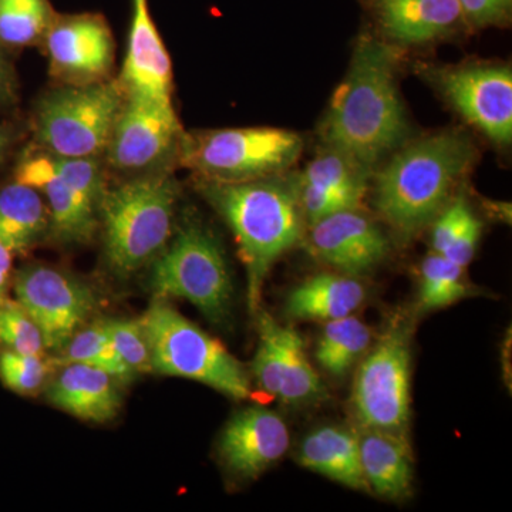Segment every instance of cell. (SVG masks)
I'll return each mask as SVG.
<instances>
[{
    "mask_svg": "<svg viewBox=\"0 0 512 512\" xmlns=\"http://www.w3.org/2000/svg\"><path fill=\"white\" fill-rule=\"evenodd\" d=\"M10 143V133L8 128L0 126V158L5 154L6 148Z\"/></svg>",
    "mask_w": 512,
    "mask_h": 512,
    "instance_id": "obj_37",
    "label": "cell"
},
{
    "mask_svg": "<svg viewBox=\"0 0 512 512\" xmlns=\"http://www.w3.org/2000/svg\"><path fill=\"white\" fill-rule=\"evenodd\" d=\"M42 191L49 201L50 228L56 238L63 242L89 241L96 231L99 210L60 178L57 171Z\"/></svg>",
    "mask_w": 512,
    "mask_h": 512,
    "instance_id": "obj_26",
    "label": "cell"
},
{
    "mask_svg": "<svg viewBox=\"0 0 512 512\" xmlns=\"http://www.w3.org/2000/svg\"><path fill=\"white\" fill-rule=\"evenodd\" d=\"M13 254L0 244V305L8 302L10 275H12Z\"/></svg>",
    "mask_w": 512,
    "mask_h": 512,
    "instance_id": "obj_35",
    "label": "cell"
},
{
    "mask_svg": "<svg viewBox=\"0 0 512 512\" xmlns=\"http://www.w3.org/2000/svg\"><path fill=\"white\" fill-rule=\"evenodd\" d=\"M124 97L119 82L67 84L47 93L37 104V143L57 157L99 156Z\"/></svg>",
    "mask_w": 512,
    "mask_h": 512,
    "instance_id": "obj_8",
    "label": "cell"
},
{
    "mask_svg": "<svg viewBox=\"0 0 512 512\" xmlns=\"http://www.w3.org/2000/svg\"><path fill=\"white\" fill-rule=\"evenodd\" d=\"M372 339V330L353 315L330 320L320 333L316 360L330 376H346L366 355Z\"/></svg>",
    "mask_w": 512,
    "mask_h": 512,
    "instance_id": "obj_25",
    "label": "cell"
},
{
    "mask_svg": "<svg viewBox=\"0 0 512 512\" xmlns=\"http://www.w3.org/2000/svg\"><path fill=\"white\" fill-rule=\"evenodd\" d=\"M150 285L157 298H183L211 323L222 326L231 312L232 281L217 237L187 221L153 259Z\"/></svg>",
    "mask_w": 512,
    "mask_h": 512,
    "instance_id": "obj_6",
    "label": "cell"
},
{
    "mask_svg": "<svg viewBox=\"0 0 512 512\" xmlns=\"http://www.w3.org/2000/svg\"><path fill=\"white\" fill-rule=\"evenodd\" d=\"M467 28L484 29L510 23L512 0H457Z\"/></svg>",
    "mask_w": 512,
    "mask_h": 512,
    "instance_id": "obj_33",
    "label": "cell"
},
{
    "mask_svg": "<svg viewBox=\"0 0 512 512\" xmlns=\"http://www.w3.org/2000/svg\"><path fill=\"white\" fill-rule=\"evenodd\" d=\"M47 400L77 419L100 424L116 419L121 407L117 379L83 363L64 366L50 384Z\"/></svg>",
    "mask_w": 512,
    "mask_h": 512,
    "instance_id": "obj_19",
    "label": "cell"
},
{
    "mask_svg": "<svg viewBox=\"0 0 512 512\" xmlns=\"http://www.w3.org/2000/svg\"><path fill=\"white\" fill-rule=\"evenodd\" d=\"M471 295L473 288L467 284L464 268L436 252L424 259L420 276V311L446 308Z\"/></svg>",
    "mask_w": 512,
    "mask_h": 512,
    "instance_id": "obj_28",
    "label": "cell"
},
{
    "mask_svg": "<svg viewBox=\"0 0 512 512\" xmlns=\"http://www.w3.org/2000/svg\"><path fill=\"white\" fill-rule=\"evenodd\" d=\"M200 185L205 200L234 232L247 268L249 309L256 315L272 266L303 234L298 180L272 175L235 183L202 180Z\"/></svg>",
    "mask_w": 512,
    "mask_h": 512,
    "instance_id": "obj_2",
    "label": "cell"
},
{
    "mask_svg": "<svg viewBox=\"0 0 512 512\" xmlns=\"http://www.w3.org/2000/svg\"><path fill=\"white\" fill-rule=\"evenodd\" d=\"M399 53L373 33L357 40L345 80L333 94L320 137L367 170L402 147L409 133L399 89Z\"/></svg>",
    "mask_w": 512,
    "mask_h": 512,
    "instance_id": "obj_1",
    "label": "cell"
},
{
    "mask_svg": "<svg viewBox=\"0 0 512 512\" xmlns=\"http://www.w3.org/2000/svg\"><path fill=\"white\" fill-rule=\"evenodd\" d=\"M369 171L353 158L325 147L298 180L302 187L335 195L350 210H356L365 198Z\"/></svg>",
    "mask_w": 512,
    "mask_h": 512,
    "instance_id": "obj_24",
    "label": "cell"
},
{
    "mask_svg": "<svg viewBox=\"0 0 512 512\" xmlns=\"http://www.w3.org/2000/svg\"><path fill=\"white\" fill-rule=\"evenodd\" d=\"M382 39L423 45L467 28L457 0H359Z\"/></svg>",
    "mask_w": 512,
    "mask_h": 512,
    "instance_id": "obj_17",
    "label": "cell"
},
{
    "mask_svg": "<svg viewBox=\"0 0 512 512\" xmlns=\"http://www.w3.org/2000/svg\"><path fill=\"white\" fill-rule=\"evenodd\" d=\"M365 299V286L356 276L322 272L292 289L285 313L291 319L330 322L353 315Z\"/></svg>",
    "mask_w": 512,
    "mask_h": 512,
    "instance_id": "obj_21",
    "label": "cell"
},
{
    "mask_svg": "<svg viewBox=\"0 0 512 512\" xmlns=\"http://www.w3.org/2000/svg\"><path fill=\"white\" fill-rule=\"evenodd\" d=\"M47 210L33 188L16 183L0 190V244L12 254L28 251L47 228Z\"/></svg>",
    "mask_w": 512,
    "mask_h": 512,
    "instance_id": "obj_23",
    "label": "cell"
},
{
    "mask_svg": "<svg viewBox=\"0 0 512 512\" xmlns=\"http://www.w3.org/2000/svg\"><path fill=\"white\" fill-rule=\"evenodd\" d=\"M360 464L369 491L387 500H404L412 493L413 457L409 440L375 429L357 431Z\"/></svg>",
    "mask_w": 512,
    "mask_h": 512,
    "instance_id": "obj_20",
    "label": "cell"
},
{
    "mask_svg": "<svg viewBox=\"0 0 512 512\" xmlns=\"http://www.w3.org/2000/svg\"><path fill=\"white\" fill-rule=\"evenodd\" d=\"M183 136L174 104L126 96L107 143V158L119 170H146L178 150Z\"/></svg>",
    "mask_w": 512,
    "mask_h": 512,
    "instance_id": "obj_13",
    "label": "cell"
},
{
    "mask_svg": "<svg viewBox=\"0 0 512 512\" xmlns=\"http://www.w3.org/2000/svg\"><path fill=\"white\" fill-rule=\"evenodd\" d=\"M119 83L127 96L173 104V64L151 19L147 0H133L127 55Z\"/></svg>",
    "mask_w": 512,
    "mask_h": 512,
    "instance_id": "obj_18",
    "label": "cell"
},
{
    "mask_svg": "<svg viewBox=\"0 0 512 512\" xmlns=\"http://www.w3.org/2000/svg\"><path fill=\"white\" fill-rule=\"evenodd\" d=\"M309 249L340 274L365 275L389 254V239L376 222L357 210L328 215L309 225Z\"/></svg>",
    "mask_w": 512,
    "mask_h": 512,
    "instance_id": "obj_15",
    "label": "cell"
},
{
    "mask_svg": "<svg viewBox=\"0 0 512 512\" xmlns=\"http://www.w3.org/2000/svg\"><path fill=\"white\" fill-rule=\"evenodd\" d=\"M476 147L466 134L443 131L394 154L375 184V207L402 241L433 224L473 167Z\"/></svg>",
    "mask_w": 512,
    "mask_h": 512,
    "instance_id": "obj_3",
    "label": "cell"
},
{
    "mask_svg": "<svg viewBox=\"0 0 512 512\" xmlns=\"http://www.w3.org/2000/svg\"><path fill=\"white\" fill-rule=\"evenodd\" d=\"M43 42L53 76L67 84L106 82L113 69V35L99 15L56 16Z\"/></svg>",
    "mask_w": 512,
    "mask_h": 512,
    "instance_id": "obj_14",
    "label": "cell"
},
{
    "mask_svg": "<svg viewBox=\"0 0 512 512\" xmlns=\"http://www.w3.org/2000/svg\"><path fill=\"white\" fill-rule=\"evenodd\" d=\"M12 94V76L5 57L0 53V101L8 99Z\"/></svg>",
    "mask_w": 512,
    "mask_h": 512,
    "instance_id": "obj_36",
    "label": "cell"
},
{
    "mask_svg": "<svg viewBox=\"0 0 512 512\" xmlns=\"http://www.w3.org/2000/svg\"><path fill=\"white\" fill-rule=\"evenodd\" d=\"M55 175L56 156L45 150V153L32 154L20 161L16 170V183L33 190H43Z\"/></svg>",
    "mask_w": 512,
    "mask_h": 512,
    "instance_id": "obj_34",
    "label": "cell"
},
{
    "mask_svg": "<svg viewBox=\"0 0 512 512\" xmlns=\"http://www.w3.org/2000/svg\"><path fill=\"white\" fill-rule=\"evenodd\" d=\"M46 363L36 355L2 350L0 352V380L12 392L33 394L42 389L47 376Z\"/></svg>",
    "mask_w": 512,
    "mask_h": 512,
    "instance_id": "obj_32",
    "label": "cell"
},
{
    "mask_svg": "<svg viewBox=\"0 0 512 512\" xmlns=\"http://www.w3.org/2000/svg\"><path fill=\"white\" fill-rule=\"evenodd\" d=\"M448 103L471 126L498 146L512 138V73L498 64H466L430 69Z\"/></svg>",
    "mask_w": 512,
    "mask_h": 512,
    "instance_id": "obj_11",
    "label": "cell"
},
{
    "mask_svg": "<svg viewBox=\"0 0 512 512\" xmlns=\"http://www.w3.org/2000/svg\"><path fill=\"white\" fill-rule=\"evenodd\" d=\"M56 19L49 0H0V43L22 47L45 39Z\"/></svg>",
    "mask_w": 512,
    "mask_h": 512,
    "instance_id": "obj_27",
    "label": "cell"
},
{
    "mask_svg": "<svg viewBox=\"0 0 512 512\" xmlns=\"http://www.w3.org/2000/svg\"><path fill=\"white\" fill-rule=\"evenodd\" d=\"M301 466L320 476L357 491H369L362 464L356 431L339 426L313 430L298 448Z\"/></svg>",
    "mask_w": 512,
    "mask_h": 512,
    "instance_id": "obj_22",
    "label": "cell"
},
{
    "mask_svg": "<svg viewBox=\"0 0 512 512\" xmlns=\"http://www.w3.org/2000/svg\"><path fill=\"white\" fill-rule=\"evenodd\" d=\"M302 148V137L293 131L247 127L184 134L178 151L181 163L204 180L235 183L282 173Z\"/></svg>",
    "mask_w": 512,
    "mask_h": 512,
    "instance_id": "obj_7",
    "label": "cell"
},
{
    "mask_svg": "<svg viewBox=\"0 0 512 512\" xmlns=\"http://www.w3.org/2000/svg\"><path fill=\"white\" fill-rule=\"evenodd\" d=\"M18 303L35 320L45 349L60 352L93 315V289L59 269L30 265L15 278Z\"/></svg>",
    "mask_w": 512,
    "mask_h": 512,
    "instance_id": "obj_10",
    "label": "cell"
},
{
    "mask_svg": "<svg viewBox=\"0 0 512 512\" xmlns=\"http://www.w3.org/2000/svg\"><path fill=\"white\" fill-rule=\"evenodd\" d=\"M62 352L66 363H83V365L97 367L109 373L114 379L123 380V382L136 376L117 355L104 320L77 330L76 335L67 342Z\"/></svg>",
    "mask_w": 512,
    "mask_h": 512,
    "instance_id": "obj_29",
    "label": "cell"
},
{
    "mask_svg": "<svg viewBox=\"0 0 512 512\" xmlns=\"http://www.w3.org/2000/svg\"><path fill=\"white\" fill-rule=\"evenodd\" d=\"M140 322L153 372L207 384L231 399L251 396V377L244 365L165 299L151 303Z\"/></svg>",
    "mask_w": 512,
    "mask_h": 512,
    "instance_id": "obj_5",
    "label": "cell"
},
{
    "mask_svg": "<svg viewBox=\"0 0 512 512\" xmlns=\"http://www.w3.org/2000/svg\"><path fill=\"white\" fill-rule=\"evenodd\" d=\"M291 436L282 417L265 407L241 410L222 430L218 453L224 467L241 480H255L289 450Z\"/></svg>",
    "mask_w": 512,
    "mask_h": 512,
    "instance_id": "obj_16",
    "label": "cell"
},
{
    "mask_svg": "<svg viewBox=\"0 0 512 512\" xmlns=\"http://www.w3.org/2000/svg\"><path fill=\"white\" fill-rule=\"evenodd\" d=\"M0 346L22 355L42 356L45 350L39 326L18 302L0 305Z\"/></svg>",
    "mask_w": 512,
    "mask_h": 512,
    "instance_id": "obj_30",
    "label": "cell"
},
{
    "mask_svg": "<svg viewBox=\"0 0 512 512\" xmlns=\"http://www.w3.org/2000/svg\"><path fill=\"white\" fill-rule=\"evenodd\" d=\"M178 185L171 175L134 178L104 191L99 212L110 268L127 276L153 261L173 234Z\"/></svg>",
    "mask_w": 512,
    "mask_h": 512,
    "instance_id": "obj_4",
    "label": "cell"
},
{
    "mask_svg": "<svg viewBox=\"0 0 512 512\" xmlns=\"http://www.w3.org/2000/svg\"><path fill=\"white\" fill-rule=\"evenodd\" d=\"M259 342L252 372L259 389L288 406L323 399L326 389L306 355L301 333L279 325L269 313H258Z\"/></svg>",
    "mask_w": 512,
    "mask_h": 512,
    "instance_id": "obj_12",
    "label": "cell"
},
{
    "mask_svg": "<svg viewBox=\"0 0 512 512\" xmlns=\"http://www.w3.org/2000/svg\"><path fill=\"white\" fill-rule=\"evenodd\" d=\"M412 329L394 319L367 350L353 380V414L362 429L386 431L409 439Z\"/></svg>",
    "mask_w": 512,
    "mask_h": 512,
    "instance_id": "obj_9",
    "label": "cell"
},
{
    "mask_svg": "<svg viewBox=\"0 0 512 512\" xmlns=\"http://www.w3.org/2000/svg\"><path fill=\"white\" fill-rule=\"evenodd\" d=\"M104 323H106L111 343L124 365L134 375L153 372L150 348H148L146 333L140 320L111 319L104 320Z\"/></svg>",
    "mask_w": 512,
    "mask_h": 512,
    "instance_id": "obj_31",
    "label": "cell"
}]
</instances>
